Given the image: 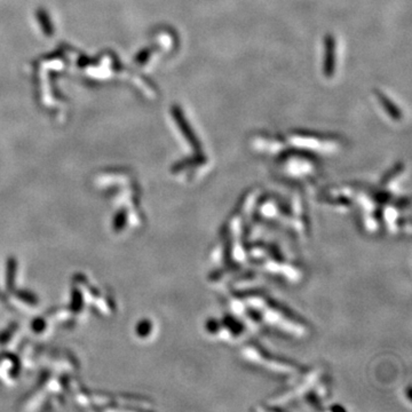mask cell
Wrapping results in <instances>:
<instances>
[{
  "label": "cell",
  "instance_id": "cell-1",
  "mask_svg": "<svg viewBox=\"0 0 412 412\" xmlns=\"http://www.w3.org/2000/svg\"><path fill=\"white\" fill-rule=\"evenodd\" d=\"M229 307L239 320L251 325L266 327L297 338H302L308 333L303 322H300L284 306L260 293L236 296L230 300Z\"/></svg>",
  "mask_w": 412,
  "mask_h": 412
},
{
  "label": "cell",
  "instance_id": "cell-2",
  "mask_svg": "<svg viewBox=\"0 0 412 412\" xmlns=\"http://www.w3.org/2000/svg\"><path fill=\"white\" fill-rule=\"evenodd\" d=\"M251 256L257 263L260 264L261 268H263L267 273L273 276L284 279V281H295L297 277H299V274L301 271L297 270L295 262L289 260L282 252H278L275 249L269 250L266 246L252 247Z\"/></svg>",
  "mask_w": 412,
  "mask_h": 412
},
{
  "label": "cell",
  "instance_id": "cell-3",
  "mask_svg": "<svg viewBox=\"0 0 412 412\" xmlns=\"http://www.w3.org/2000/svg\"><path fill=\"white\" fill-rule=\"evenodd\" d=\"M242 355L250 363L257 365L270 374L277 375L278 377L292 378L298 374V369L291 362L271 355L270 353L258 345L244 347V349L242 350Z\"/></svg>",
  "mask_w": 412,
  "mask_h": 412
},
{
  "label": "cell",
  "instance_id": "cell-4",
  "mask_svg": "<svg viewBox=\"0 0 412 412\" xmlns=\"http://www.w3.org/2000/svg\"><path fill=\"white\" fill-rule=\"evenodd\" d=\"M327 51H325V75L327 76H332L333 71H335V63H336V57H335V51H336V44L333 38L330 36L327 38Z\"/></svg>",
  "mask_w": 412,
  "mask_h": 412
},
{
  "label": "cell",
  "instance_id": "cell-5",
  "mask_svg": "<svg viewBox=\"0 0 412 412\" xmlns=\"http://www.w3.org/2000/svg\"><path fill=\"white\" fill-rule=\"evenodd\" d=\"M379 99H380V102L382 103V106L386 107V109H387V111H388V113L390 114V116L394 117V118H400L401 113H400L399 109L396 108L395 105H393V103L390 102V100H388L386 98V96L381 95V94H379Z\"/></svg>",
  "mask_w": 412,
  "mask_h": 412
}]
</instances>
